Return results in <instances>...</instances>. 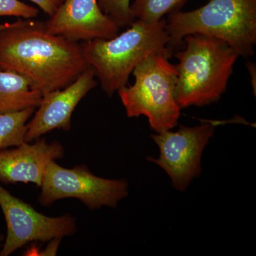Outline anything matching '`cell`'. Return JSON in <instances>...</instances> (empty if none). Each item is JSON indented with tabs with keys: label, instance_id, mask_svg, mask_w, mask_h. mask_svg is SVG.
Wrapping results in <instances>:
<instances>
[{
	"label": "cell",
	"instance_id": "7",
	"mask_svg": "<svg viewBox=\"0 0 256 256\" xmlns=\"http://www.w3.org/2000/svg\"><path fill=\"white\" fill-rule=\"evenodd\" d=\"M214 132V124L205 122L151 134L160 156L158 159L149 156L148 160L164 170L176 190L185 192L194 178L201 174L202 154Z\"/></svg>",
	"mask_w": 256,
	"mask_h": 256
},
{
	"label": "cell",
	"instance_id": "18",
	"mask_svg": "<svg viewBox=\"0 0 256 256\" xmlns=\"http://www.w3.org/2000/svg\"><path fill=\"white\" fill-rule=\"evenodd\" d=\"M248 70L249 73L252 76V88H254V94H256V68L255 64L249 62L247 63Z\"/></svg>",
	"mask_w": 256,
	"mask_h": 256
},
{
	"label": "cell",
	"instance_id": "5",
	"mask_svg": "<svg viewBox=\"0 0 256 256\" xmlns=\"http://www.w3.org/2000/svg\"><path fill=\"white\" fill-rule=\"evenodd\" d=\"M132 74L134 84L118 92L128 117L146 116L156 133L176 127L182 110L176 99V66L164 56L152 54L138 64Z\"/></svg>",
	"mask_w": 256,
	"mask_h": 256
},
{
	"label": "cell",
	"instance_id": "2",
	"mask_svg": "<svg viewBox=\"0 0 256 256\" xmlns=\"http://www.w3.org/2000/svg\"><path fill=\"white\" fill-rule=\"evenodd\" d=\"M165 25L164 18L152 24L136 20L126 31L110 40L79 44L82 56L108 97L128 85L130 76L148 55L172 56V48Z\"/></svg>",
	"mask_w": 256,
	"mask_h": 256
},
{
	"label": "cell",
	"instance_id": "10",
	"mask_svg": "<svg viewBox=\"0 0 256 256\" xmlns=\"http://www.w3.org/2000/svg\"><path fill=\"white\" fill-rule=\"evenodd\" d=\"M97 84L95 72L90 66L68 86L43 95L38 110L26 124L25 142L36 141L55 129L70 130L76 108Z\"/></svg>",
	"mask_w": 256,
	"mask_h": 256
},
{
	"label": "cell",
	"instance_id": "3",
	"mask_svg": "<svg viewBox=\"0 0 256 256\" xmlns=\"http://www.w3.org/2000/svg\"><path fill=\"white\" fill-rule=\"evenodd\" d=\"M183 41L186 47L175 54L178 106L202 107L216 102L226 90L238 53L226 42L208 35L194 34Z\"/></svg>",
	"mask_w": 256,
	"mask_h": 256
},
{
	"label": "cell",
	"instance_id": "11",
	"mask_svg": "<svg viewBox=\"0 0 256 256\" xmlns=\"http://www.w3.org/2000/svg\"><path fill=\"white\" fill-rule=\"evenodd\" d=\"M64 156L60 142L48 143L41 138L34 144L25 142L14 149L3 150L0 151V182L41 186L48 164Z\"/></svg>",
	"mask_w": 256,
	"mask_h": 256
},
{
	"label": "cell",
	"instance_id": "1",
	"mask_svg": "<svg viewBox=\"0 0 256 256\" xmlns=\"http://www.w3.org/2000/svg\"><path fill=\"white\" fill-rule=\"evenodd\" d=\"M88 67L79 44L50 34L44 22L20 18L0 30V70L23 76L42 95L68 86Z\"/></svg>",
	"mask_w": 256,
	"mask_h": 256
},
{
	"label": "cell",
	"instance_id": "12",
	"mask_svg": "<svg viewBox=\"0 0 256 256\" xmlns=\"http://www.w3.org/2000/svg\"><path fill=\"white\" fill-rule=\"evenodd\" d=\"M43 95L28 78L0 70V114L40 106Z\"/></svg>",
	"mask_w": 256,
	"mask_h": 256
},
{
	"label": "cell",
	"instance_id": "14",
	"mask_svg": "<svg viewBox=\"0 0 256 256\" xmlns=\"http://www.w3.org/2000/svg\"><path fill=\"white\" fill-rule=\"evenodd\" d=\"M186 0H134L130 9L134 20L152 24L166 14L178 11Z\"/></svg>",
	"mask_w": 256,
	"mask_h": 256
},
{
	"label": "cell",
	"instance_id": "4",
	"mask_svg": "<svg viewBox=\"0 0 256 256\" xmlns=\"http://www.w3.org/2000/svg\"><path fill=\"white\" fill-rule=\"evenodd\" d=\"M171 48L184 38L202 34L228 43L239 56L254 54L256 44V0H210L190 12H174L166 20Z\"/></svg>",
	"mask_w": 256,
	"mask_h": 256
},
{
	"label": "cell",
	"instance_id": "8",
	"mask_svg": "<svg viewBox=\"0 0 256 256\" xmlns=\"http://www.w3.org/2000/svg\"><path fill=\"white\" fill-rule=\"evenodd\" d=\"M0 207L6 223V236L0 256H9L32 242H46L73 236L76 218L68 214L50 217L37 212L0 185Z\"/></svg>",
	"mask_w": 256,
	"mask_h": 256
},
{
	"label": "cell",
	"instance_id": "19",
	"mask_svg": "<svg viewBox=\"0 0 256 256\" xmlns=\"http://www.w3.org/2000/svg\"><path fill=\"white\" fill-rule=\"evenodd\" d=\"M10 25V23L0 24V30L8 28V26H9Z\"/></svg>",
	"mask_w": 256,
	"mask_h": 256
},
{
	"label": "cell",
	"instance_id": "15",
	"mask_svg": "<svg viewBox=\"0 0 256 256\" xmlns=\"http://www.w3.org/2000/svg\"><path fill=\"white\" fill-rule=\"evenodd\" d=\"M102 12L120 28H128L134 21L131 12V0H98Z\"/></svg>",
	"mask_w": 256,
	"mask_h": 256
},
{
	"label": "cell",
	"instance_id": "13",
	"mask_svg": "<svg viewBox=\"0 0 256 256\" xmlns=\"http://www.w3.org/2000/svg\"><path fill=\"white\" fill-rule=\"evenodd\" d=\"M35 108L0 114V150L25 142L26 124Z\"/></svg>",
	"mask_w": 256,
	"mask_h": 256
},
{
	"label": "cell",
	"instance_id": "9",
	"mask_svg": "<svg viewBox=\"0 0 256 256\" xmlns=\"http://www.w3.org/2000/svg\"><path fill=\"white\" fill-rule=\"evenodd\" d=\"M45 28L50 34L76 43L110 40L118 34L120 28L102 12L98 0H64L45 22Z\"/></svg>",
	"mask_w": 256,
	"mask_h": 256
},
{
	"label": "cell",
	"instance_id": "20",
	"mask_svg": "<svg viewBox=\"0 0 256 256\" xmlns=\"http://www.w3.org/2000/svg\"><path fill=\"white\" fill-rule=\"evenodd\" d=\"M3 240H4V236L0 234V245H1V242H3Z\"/></svg>",
	"mask_w": 256,
	"mask_h": 256
},
{
	"label": "cell",
	"instance_id": "6",
	"mask_svg": "<svg viewBox=\"0 0 256 256\" xmlns=\"http://www.w3.org/2000/svg\"><path fill=\"white\" fill-rule=\"evenodd\" d=\"M124 178L110 180L96 176L84 165L64 168L52 161L47 166L38 201L47 206L62 198H78L90 210L117 206L129 194Z\"/></svg>",
	"mask_w": 256,
	"mask_h": 256
},
{
	"label": "cell",
	"instance_id": "16",
	"mask_svg": "<svg viewBox=\"0 0 256 256\" xmlns=\"http://www.w3.org/2000/svg\"><path fill=\"white\" fill-rule=\"evenodd\" d=\"M40 10L20 0H0V16L33 20L38 16Z\"/></svg>",
	"mask_w": 256,
	"mask_h": 256
},
{
	"label": "cell",
	"instance_id": "17",
	"mask_svg": "<svg viewBox=\"0 0 256 256\" xmlns=\"http://www.w3.org/2000/svg\"><path fill=\"white\" fill-rule=\"evenodd\" d=\"M36 4L48 16H52L63 3L64 0H30Z\"/></svg>",
	"mask_w": 256,
	"mask_h": 256
}]
</instances>
